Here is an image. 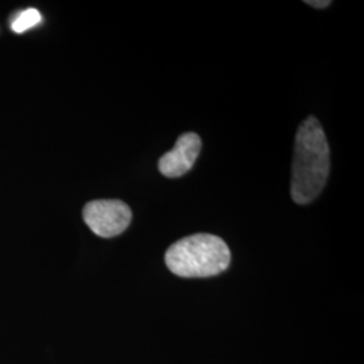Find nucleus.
I'll return each instance as SVG.
<instances>
[{"label": "nucleus", "mask_w": 364, "mask_h": 364, "mask_svg": "<svg viewBox=\"0 0 364 364\" xmlns=\"http://www.w3.org/2000/svg\"><path fill=\"white\" fill-rule=\"evenodd\" d=\"M331 170V150L318 119L308 117L299 126L291 166V198L299 205L312 203L323 192Z\"/></svg>", "instance_id": "1"}, {"label": "nucleus", "mask_w": 364, "mask_h": 364, "mask_svg": "<svg viewBox=\"0 0 364 364\" xmlns=\"http://www.w3.org/2000/svg\"><path fill=\"white\" fill-rule=\"evenodd\" d=\"M165 262L171 273L182 278H207L228 269L231 251L219 236L191 235L168 248Z\"/></svg>", "instance_id": "2"}, {"label": "nucleus", "mask_w": 364, "mask_h": 364, "mask_svg": "<svg viewBox=\"0 0 364 364\" xmlns=\"http://www.w3.org/2000/svg\"><path fill=\"white\" fill-rule=\"evenodd\" d=\"M82 216L93 234L102 237H114L129 228L132 212L120 200H95L84 207Z\"/></svg>", "instance_id": "3"}, {"label": "nucleus", "mask_w": 364, "mask_h": 364, "mask_svg": "<svg viewBox=\"0 0 364 364\" xmlns=\"http://www.w3.org/2000/svg\"><path fill=\"white\" fill-rule=\"evenodd\" d=\"M201 151V138L196 132H185L173 150L159 158L158 169L168 178H178L193 168Z\"/></svg>", "instance_id": "4"}, {"label": "nucleus", "mask_w": 364, "mask_h": 364, "mask_svg": "<svg viewBox=\"0 0 364 364\" xmlns=\"http://www.w3.org/2000/svg\"><path fill=\"white\" fill-rule=\"evenodd\" d=\"M42 16L39 14L38 10L36 9H28L26 11L19 14L15 21L13 22V30L15 33H23L31 27L37 26L41 22Z\"/></svg>", "instance_id": "5"}, {"label": "nucleus", "mask_w": 364, "mask_h": 364, "mask_svg": "<svg viewBox=\"0 0 364 364\" xmlns=\"http://www.w3.org/2000/svg\"><path fill=\"white\" fill-rule=\"evenodd\" d=\"M308 6H312V7H314V9H326V7H329L331 6V1L329 0H314V1H312V0H306L305 1Z\"/></svg>", "instance_id": "6"}]
</instances>
